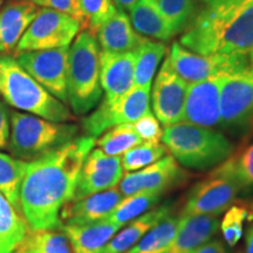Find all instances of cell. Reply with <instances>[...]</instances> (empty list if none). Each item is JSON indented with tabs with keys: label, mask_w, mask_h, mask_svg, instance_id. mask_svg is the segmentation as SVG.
<instances>
[{
	"label": "cell",
	"mask_w": 253,
	"mask_h": 253,
	"mask_svg": "<svg viewBox=\"0 0 253 253\" xmlns=\"http://www.w3.org/2000/svg\"><path fill=\"white\" fill-rule=\"evenodd\" d=\"M96 138L84 135L45 156L24 162L20 212L31 230L61 229L60 212L72 201L81 168Z\"/></svg>",
	"instance_id": "cell-1"
},
{
	"label": "cell",
	"mask_w": 253,
	"mask_h": 253,
	"mask_svg": "<svg viewBox=\"0 0 253 253\" xmlns=\"http://www.w3.org/2000/svg\"><path fill=\"white\" fill-rule=\"evenodd\" d=\"M179 43L205 55L253 52V0L207 5L182 33Z\"/></svg>",
	"instance_id": "cell-2"
},
{
	"label": "cell",
	"mask_w": 253,
	"mask_h": 253,
	"mask_svg": "<svg viewBox=\"0 0 253 253\" xmlns=\"http://www.w3.org/2000/svg\"><path fill=\"white\" fill-rule=\"evenodd\" d=\"M162 141L181 166L199 171L214 169L236 153L224 132L186 122L164 126Z\"/></svg>",
	"instance_id": "cell-3"
},
{
	"label": "cell",
	"mask_w": 253,
	"mask_h": 253,
	"mask_svg": "<svg viewBox=\"0 0 253 253\" xmlns=\"http://www.w3.org/2000/svg\"><path fill=\"white\" fill-rule=\"evenodd\" d=\"M0 91L5 102L20 112L53 122L74 120L72 110L34 80L14 55H0Z\"/></svg>",
	"instance_id": "cell-4"
},
{
	"label": "cell",
	"mask_w": 253,
	"mask_h": 253,
	"mask_svg": "<svg viewBox=\"0 0 253 253\" xmlns=\"http://www.w3.org/2000/svg\"><path fill=\"white\" fill-rule=\"evenodd\" d=\"M100 82V46L88 30L78 34L68 52L67 103L75 115H88L102 97Z\"/></svg>",
	"instance_id": "cell-5"
},
{
	"label": "cell",
	"mask_w": 253,
	"mask_h": 253,
	"mask_svg": "<svg viewBox=\"0 0 253 253\" xmlns=\"http://www.w3.org/2000/svg\"><path fill=\"white\" fill-rule=\"evenodd\" d=\"M78 136L79 126L74 123L48 121L19 110L9 112L7 148L12 156L23 162L45 156Z\"/></svg>",
	"instance_id": "cell-6"
},
{
	"label": "cell",
	"mask_w": 253,
	"mask_h": 253,
	"mask_svg": "<svg viewBox=\"0 0 253 253\" xmlns=\"http://www.w3.org/2000/svg\"><path fill=\"white\" fill-rule=\"evenodd\" d=\"M239 194L240 183L230 157L192 186L182 216L219 217L235 203Z\"/></svg>",
	"instance_id": "cell-7"
},
{
	"label": "cell",
	"mask_w": 253,
	"mask_h": 253,
	"mask_svg": "<svg viewBox=\"0 0 253 253\" xmlns=\"http://www.w3.org/2000/svg\"><path fill=\"white\" fill-rule=\"evenodd\" d=\"M220 128L236 137L253 134V77L249 73L223 75L219 94Z\"/></svg>",
	"instance_id": "cell-8"
},
{
	"label": "cell",
	"mask_w": 253,
	"mask_h": 253,
	"mask_svg": "<svg viewBox=\"0 0 253 253\" xmlns=\"http://www.w3.org/2000/svg\"><path fill=\"white\" fill-rule=\"evenodd\" d=\"M150 113V88L134 86L118 99L102 100L93 113L82 120V129L90 137H99L113 126L134 123Z\"/></svg>",
	"instance_id": "cell-9"
},
{
	"label": "cell",
	"mask_w": 253,
	"mask_h": 253,
	"mask_svg": "<svg viewBox=\"0 0 253 253\" xmlns=\"http://www.w3.org/2000/svg\"><path fill=\"white\" fill-rule=\"evenodd\" d=\"M82 31V25L72 15L49 8H39L19 41L14 55L28 50L69 47Z\"/></svg>",
	"instance_id": "cell-10"
},
{
	"label": "cell",
	"mask_w": 253,
	"mask_h": 253,
	"mask_svg": "<svg viewBox=\"0 0 253 253\" xmlns=\"http://www.w3.org/2000/svg\"><path fill=\"white\" fill-rule=\"evenodd\" d=\"M168 58L176 74L189 84L212 77L249 71V55L199 54L185 48L177 41L172 43Z\"/></svg>",
	"instance_id": "cell-11"
},
{
	"label": "cell",
	"mask_w": 253,
	"mask_h": 253,
	"mask_svg": "<svg viewBox=\"0 0 253 253\" xmlns=\"http://www.w3.org/2000/svg\"><path fill=\"white\" fill-rule=\"evenodd\" d=\"M69 47L28 50L14 55L19 65L53 96L67 103Z\"/></svg>",
	"instance_id": "cell-12"
},
{
	"label": "cell",
	"mask_w": 253,
	"mask_h": 253,
	"mask_svg": "<svg viewBox=\"0 0 253 253\" xmlns=\"http://www.w3.org/2000/svg\"><path fill=\"white\" fill-rule=\"evenodd\" d=\"M189 179L185 171L171 155L158 160L150 166L126 173L119 183V190L123 197L137 192H158L164 194L177 186H181Z\"/></svg>",
	"instance_id": "cell-13"
},
{
	"label": "cell",
	"mask_w": 253,
	"mask_h": 253,
	"mask_svg": "<svg viewBox=\"0 0 253 253\" xmlns=\"http://www.w3.org/2000/svg\"><path fill=\"white\" fill-rule=\"evenodd\" d=\"M188 86V82L176 74L167 56L153 87L155 116L164 126L183 121Z\"/></svg>",
	"instance_id": "cell-14"
},
{
	"label": "cell",
	"mask_w": 253,
	"mask_h": 253,
	"mask_svg": "<svg viewBox=\"0 0 253 253\" xmlns=\"http://www.w3.org/2000/svg\"><path fill=\"white\" fill-rule=\"evenodd\" d=\"M123 177L121 157L93 149L84 160L72 201L115 188Z\"/></svg>",
	"instance_id": "cell-15"
},
{
	"label": "cell",
	"mask_w": 253,
	"mask_h": 253,
	"mask_svg": "<svg viewBox=\"0 0 253 253\" xmlns=\"http://www.w3.org/2000/svg\"><path fill=\"white\" fill-rule=\"evenodd\" d=\"M221 77L223 75L189 84L182 122L205 128L220 126L219 94Z\"/></svg>",
	"instance_id": "cell-16"
},
{
	"label": "cell",
	"mask_w": 253,
	"mask_h": 253,
	"mask_svg": "<svg viewBox=\"0 0 253 253\" xmlns=\"http://www.w3.org/2000/svg\"><path fill=\"white\" fill-rule=\"evenodd\" d=\"M123 196L119 188H112L78 201L68 202L60 212L62 225H88L108 218Z\"/></svg>",
	"instance_id": "cell-17"
},
{
	"label": "cell",
	"mask_w": 253,
	"mask_h": 253,
	"mask_svg": "<svg viewBox=\"0 0 253 253\" xmlns=\"http://www.w3.org/2000/svg\"><path fill=\"white\" fill-rule=\"evenodd\" d=\"M136 50L113 53L100 49V82L104 100H115L134 87Z\"/></svg>",
	"instance_id": "cell-18"
},
{
	"label": "cell",
	"mask_w": 253,
	"mask_h": 253,
	"mask_svg": "<svg viewBox=\"0 0 253 253\" xmlns=\"http://www.w3.org/2000/svg\"><path fill=\"white\" fill-rule=\"evenodd\" d=\"M95 37L100 49L113 53L132 52L148 39L135 31L129 15L118 8L97 28Z\"/></svg>",
	"instance_id": "cell-19"
},
{
	"label": "cell",
	"mask_w": 253,
	"mask_h": 253,
	"mask_svg": "<svg viewBox=\"0 0 253 253\" xmlns=\"http://www.w3.org/2000/svg\"><path fill=\"white\" fill-rule=\"evenodd\" d=\"M38 11L39 7L23 0H11L0 9V55L14 54Z\"/></svg>",
	"instance_id": "cell-20"
},
{
	"label": "cell",
	"mask_w": 253,
	"mask_h": 253,
	"mask_svg": "<svg viewBox=\"0 0 253 253\" xmlns=\"http://www.w3.org/2000/svg\"><path fill=\"white\" fill-rule=\"evenodd\" d=\"M219 217L181 216L175 236L163 253H188L208 240L219 230Z\"/></svg>",
	"instance_id": "cell-21"
},
{
	"label": "cell",
	"mask_w": 253,
	"mask_h": 253,
	"mask_svg": "<svg viewBox=\"0 0 253 253\" xmlns=\"http://www.w3.org/2000/svg\"><path fill=\"white\" fill-rule=\"evenodd\" d=\"M171 210L172 205L166 203L160 207H155L148 212L129 221L120 232L119 231L116 232V235L101 250L100 253H125L126 250L132 248L138 240L143 238L160 221L170 216Z\"/></svg>",
	"instance_id": "cell-22"
},
{
	"label": "cell",
	"mask_w": 253,
	"mask_h": 253,
	"mask_svg": "<svg viewBox=\"0 0 253 253\" xmlns=\"http://www.w3.org/2000/svg\"><path fill=\"white\" fill-rule=\"evenodd\" d=\"M121 226L104 219L88 225H62L74 253H100Z\"/></svg>",
	"instance_id": "cell-23"
},
{
	"label": "cell",
	"mask_w": 253,
	"mask_h": 253,
	"mask_svg": "<svg viewBox=\"0 0 253 253\" xmlns=\"http://www.w3.org/2000/svg\"><path fill=\"white\" fill-rule=\"evenodd\" d=\"M129 18L132 27L141 36L150 37L158 41H169L176 36L150 0H140L129 11Z\"/></svg>",
	"instance_id": "cell-24"
},
{
	"label": "cell",
	"mask_w": 253,
	"mask_h": 253,
	"mask_svg": "<svg viewBox=\"0 0 253 253\" xmlns=\"http://www.w3.org/2000/svg\"><path fill=\"white\" fill-rule=\"evenodd\" d=\"M28 230L30 227L23 214L0 191V251L14 253Z\"/></svg>",
	"instance_id": "cell-25"
},
{
	"label": "cell",
	"mask_w": 253,
	"mask_h": 253,
	"mask_svg": "<svg viewBox=\"0 0 253 253\" xmlns=\"http://www.w3.org/2000/svg\"><path fill=\"white\" fill-rule=\"evenodd\" d=\"M14 253H74L61 229L28 230Z\"/></svg>",
	"instance_id": "cell-26"
},
{
	"label": "cell",
	"mask_w": 253,
	"mask_h": 253,
	"mask_svg": "<svg viewBox=\"0 0 253 253\" xmlns=\"http://www.w3.org/2000/svg\"><path fill=\"white\" fill-rule=\"evenodd\" d=\"M168 52L162 41L147 39L136 49L134 86L150 88L158 65Z\"/></svg>",
	"instance_id": "cell-27"
},
{
	"label": "cell",
	"mask_w": 253,
	"mask_h": 253,
	"mask_svg": "<svg viewBox=\"0 0 253 253\" xmlns=\"http://www.w3.org/2000/svg\"><path fill=\"white\" fill-rule=\"evenodd\" d=\"M162 196V194H158V192H137V194L123 197L107 218V220L121 227L125 226L129 221L156 207Z\"/></svg>",
	"instance_id": "cell-28"
},
{
	"label": "cell",
	"mask_w": 253,
	"mask_h": 253,
	"mask_svg": "<svg viewBox=\"0 0 253 253\" xmlns=\"http://www.w3.org/2000/svg\"><path fill=\"white\" fill-rule=\"evenodd\" d=\"M175 34L183 33L198 13L196 0H150Z\"/></svg>",
	"instance_id": "cell-29"
},
{
	"label": "cell",
	"mask_w": 253,
	"mask_h": 253,
	"mask_svg": "<svg viewBox=\"0 0 253 253\" xmlns=\"http://www.w3.org/2000/svg\"><path fill=\"white\" fill-rule=\"evenodd\" d=\"M179 217L168 216L125 253H163L175 236Z\"/></svg>",
	"instance_id": "cell-30"
},
{
	"label": "cell",
	"mask_w": 253,
	"mask_h": 253,
	"mask_svg": "<svg viewBox=\"0 0 253 253\" xmlns=\"http://www.w3.org/2000/svg\"><path fill=\"white\" fill-rule=\"evenodd\" d=\"M140 136L132 129L131 123L113 126L99 136L95 145L109 156H122L135 145L142 143Z\"/></svg>",
	"instance_id": "cell-31"
},
{
	"label": "cell",
	"mask_w": 253,
	"mask_h": 253,
	"mask_svg": "<svg viewBox=\"0 0 253 253\" xmlns=\"http://www.w3.org/2000/svg\"><path fill=\"white\" fill-rule=\"evenodd\" d=\"M24 172V162L0 151V191L20 212L19 188ZM21 213V212H20Z\"/></svg>",
	"instance_id": "cell-32"
},
{
	"label": "cell",
	"mask_w": 253,
	"mask_h": 253,
	"mask_svg": "<svg viewBox=\"0 0 253 253\" xmlns=\"http://www.w3.org/2000/svg\"><path fill=\"white\" fill-rule=\"evenodd\" d=\"M168 149L166 145L153 142H142L135 145L122 155L121 163L123 170L128 172L137 171L143 168L150 166L158 160L166 156Z\"/></svg>",
	"instance_id": "cell-33"
},
{
	"label": "cell",
	"mask_w": 253,
	"mask_h": 253,
	"mask_svg": "<svg viewBox=\"0 0 253 253\" xmlns=\"http://www.w3.org/2000/svg\"><path fill=\"white\" fill-rule=\"evenodd\" d=\"M248 219H250L249 209L243 205L233 203L225 211L219 224V229L227 246L235 248L238 244L244 233V224Z\"/></svg>",
	"instance_id": "cell-34"
},
{
	"label": "cell",
	"mask_w": 253,
	"mask_h": 253,
	"mask_svg": "<svg viewBox=\"0 0 253 253\" xmlns=\"http://www.w3.org/2000/svg\"><path fill=\"white\" fill-rule=\"evenodd\" d=\"M84 19V30L96 33L97 28L116 11L113 0H78Z\"/></svg>",
	"instance_id": "cell-35"
},
{
	"label": "cell",
	"mask_w": 253,
	"mask_h": 253,
	"mask_svg": "<svg viewBox=\"0 0 253 253\" xmlns=\"http://www.w3.org/2000/svg\"><path fill=\"white\" fill-rule=\"evenodd\" d=\"M240 183V194H253V143L231 156Z\"/></svg>",
	"instance_id": "cell-36"
},
{
	"label": "cell",
	"mask_w": 253,
	"mask_h": 253,
	"mask_svg": "<svg viewBox=\"0 0 253 253\" xmlns=\"http://www.w3.org/2000/svg\"><path fill=\"white\" fill-rule=\"evenodd\" d=\"M131 126L143 142L160 143L163 137V129L161 126V123L156 119V116L151 113L145 114L137 121L131 123Z\"/></svg>",
	"instance_id": "cell-37"
},
{
	"label": "cell",
	"mask_w": 253,
	"mask_h": 253,
	"mask_svg": "<svg viewBox=\"0 0 253 253\" xmlns=\"http://www.w3.org/2000/svg\"><path fill=\"white\" fill-rule=\"evenodd\" d=\"M23 1L31 2L39 8H49L54 11L63 12L72 15L79 20L82 25V30H84V19L82 17L78 0H23Z\"/></svg>",
	"instance_id": "cell-38"
},
{
	"label": "cell",
	"mask_w": 253,
	"mask_h": 253,
	"mask_svg": "<svg viewBox=\"0 0 253 253\" xmlns=\"http://www.w3.org/2000/svg\"><path fill=\"white\" fill-rule=\"evenodd\" d=\"M9 136V110L5 103L0 102V150L6 149Z\"/></svg>",
	"instance_id": "cell-39"
},
{
	"label": "cell",
	"mask_w": 253,
	"mask_h": 253,
	"mask_svg": "<svg viewBox=\"0 0 253 253\" xmlns=\"http://www.w3.org/2000/svg\"><path fill=\"white\" fill-rule=\"evenodd\" d=\"M188 253H230V251L223 240L212 238Z\"/></svg>",
	"instance_id": "cell-40"
},
{
	"label": "cell",
	"mask_w": 253,
	"mask_h": 253,
	"mask_svg": "<svg viewBox=\"0 0 253 253\" xmlns=\"http://www.w3.org/2000/svg\"><path fill=\"white\" fill-rule=\"evenodd\" d=\"M138 1H140V0H113L115 7L125 12L130 11V9L134 7Z\"/></svg>",
	"instance_id": "cell-41"
},
{
	"label": "cell",
	"mask_w": 253,
	"mask_h": 253,
	"mask_svg": "<svg viewBox=\"0 0 253 253\" xmlns=\"http://www.w3.org/2000/svg\"><path fill=\"white\" fill-rule=\"evenodd\" d=\"M245 253H253V225L246 231L245 235Z\"/></svg>",
	"instance_id": "cell-42"
},
{
	"label": "cell",
	"mask_w": 253,
	"mask_h": 253,
	"mask_svg": "<svg viewBox=\"0 0 253 253\" xmlns=\"http://www.w3.org/2000/svg\"><path fill=\"white\" fill-rule=\"evenodd\" d=\"M207 5H217V4H223V2H229V1H235V0H202Z\"/></svg>",
	"instance_id": "cell-43"
},
{
	"label": "cell",
	"mask_w": 253,
	"mask_h": 253,
	"mask_svg": "<svg viewBox=\"0 0 253 253\" xmlns=\"http://www.w3.org/2000/svg\"><path fill=\"white\" fill-rule=\"evenodd\" d=\"M249 74H251L253 77V52L249 54Z\"/></svg>",
	"instance_id": "cell-44"
},
{
	"label": "cell",
	"mask_w": 253,
	"mask_h": 253,
	"mask_svg": "<svg viewBox=\"0 0 253 253\" xmlns=\"http://www.w3.org/2000/svg\"><path fill=\"white\" fill-rule=\"evenodd\" d=\"M249 212H250V219H252V220H253V202H252L251 207H250Z\"/></svg>",
	"instance_id": "cell-45"
},
{
	"label": "cell",
	"mask_w": 253,
	"mask_h": 253,
	"mask_svg": "<svg viewBox=\"0 0 253 253\" xmlns=\"http://www.w3.org/2000/svg\"><path fill=\"white\" fill-rule=\"evenodd\" d=\"M1 5H2V0H0V9H1Z\"/></svg>",
	"instance_id": "cell-46"
},
{
	"label": "cell",
	"mask_w": 253,
	"mask_h": 253,
	"mask_svg": "<svg viewBox=\"0 0 253 253\" xmlns=\"http://www.w3.org/2000/svg\"><path fill=\"white\" fill-rule=\"evenodd\" d=\"M0 97H1V91H0Z\"/></svg>",
	"instance_id": "cell-47"
},
{
	"label": "cell",
	"mask_w": 253,
	"mask_h": 253,
	"mask_svg": "<svg viewBox=\"0 0 253 253\" xmlns=\"http://www.w3.org/2000/svg\"><path fill=\"white\" fill-rule=\"evenodd\" d=\"M237 253H243V252H242V251H239V252H237Z\"/></svg>",
	"instance_id": "cell-48"
},
{
	"label": "cell",
	"mask_w": 253,
	"mask_h": 253,
	"mask_svg": "<svg viewBox=\"0 0 253 253\" xmlns=\"http://www.w3.org/2000/svg\"><path fill=\"white\" fill-rule=\"evenodd\" d=\"M0 253H2V252H1V251H0Z\"/></svg>",
	"instance_id": "cell-49"
}]
</instances>
